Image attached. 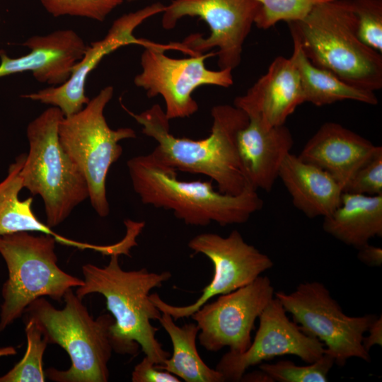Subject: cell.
Returning a JSON list of instances; mask_svg holds the SVG:
<instances>
[{
    "mask_svg": "<svg viewBox=\"0 0 382 382\" xmlns=\"http://www.w3.org/2000/svg\"><path fill=\"white\" fill-rule=\"evenodd\" d=\"M113 93L111 86L102 88L79 112L64 117L58 128L61 146L83 173L91 206L100 217L110 213L106 179L111 166L122 154L119 142L137 137L130 127L112 129L108 126L104 110Z\"/></svg>",
    "mask_w": 382,
    "mask_h": 382,
    "instance_id": "ba28073f",
    "label": "cell"
},
{
    "mask_svg": "<svg viewBox=\"0 0 382 382\" xmlns=\"http://www.w3.org/2000/svg\"><path fill=\"white\" fill-rule=\"evenodd\" d=\"M25 156L26 154L17 156L9 166L6 178L0 182V237L23 231L40 232L54 236L61 244L88 248L90 244L66 238L41 222L33 211V197L24 200L19 199V193L23 188L21 170Z\"/></svg>",
    "mask_w": 382,
    "mask_h": 382,
    "instance_id": "7402d4cb",
    "label": "cell"
},
{
    "mask_svg": "<svg viewBox=\"0 0 382 382\" xmlns=\"http://www.w3.org/2000/svg\"><path fill=\"white\" fill-rule=\"evenodd\" d=\"M123 108L141 125L142 133L156 141L151 154L161 163L176 171L204 175L225 194L238 195L249 184L237 149L238 133L249 121L241 109L228 104L214 105L209 135L195 140L171 134L170 120L158 104L139 114Z\"/></svg>",
    "mask_w": 382,
    "mask_h": 382,
    "instance_id": "6da1fadb",
    "label": "cell"
},
{
    "mask_svg": "<svg viewBox=\"0 0 382 382\" xmlns=\"http://www.w3.org/2000/svg\"><path fill=\"white\" fill-rule=\"evenodd\" d=\"M165 7L158 2L121 16L112 23L103 38L87 45L82 58L74 66L65 83L21 97L57 107L64 117L79 112L90 100L85 93V84L90 73L105 56L121 47L135 44L145 47L154 45L156 42L137 38L134 31L147 18L163 13Z\"/></svg>",
    "mask_w": 382,
    "mask_h": 382,
    "instance_id": "9a60e30c",
    "label": "cell"
},
{
    "mask_svg": "<svg viewBox=\"0 0 382 382\" xmlns=\"http://www.w3.org/2000/svg\"><path fill=\"white\" fill-rule=\"evenodd\" d=\"M241 381H253V382H274L272 378L265 371H255L249 374H244Z\"/></svg>",
    "mask_w": 382,
    "mask_h": 382,
    "instance_id": "836d02e7",
    "label": "cell"
},
{
    "mask_svg": "<svg viewBox=\"0 0 382 382\" xmlns=\"http://www.w3.org/2000/svg\"><path fill=\"white\" fill-rule=\"evenodd\" d=\"M291 56L299 74L305 102L316 106L352 100L376 105L374 91L361 89L345 83L331 72L313 65L304 54L300 44L293 38Z\"/></svg>",
    "mask_w": 382,
    "mask_h": 382,
    "instance_id": "cb8c5ba5",
    "label": "cell"
},
{
    "mask_svg": "<svg viewBox=\"0 0 382 382\" xmlns=\"http://www.w3.org/2000/svg\"><path fill=\"white\" fill-rule=\"evenodd\" d=\"M144 48L140 60L141 71L134 77V83L144 89L149 98L158 95L163 98L169 120L189 117L197 112L199 106L192 95L199 86L228 88L233 83L232 69L214 71L206 67L205 60L216 53L178 59L167 56L165 52L177 50L188 54L180 42H156Z\"/></svg>",
    "mask_w": 382,
    "mask_h": 382,
    "instance_id": "30bf717a",
    "label": "cell"
},
{
    "mask_svg": "<svg viewBox=\"0 0 382 382\" xmlns=\"http://www.w3.org/2000/svg\"><path fill=\"white\" fill-rule=\"evenodd\" d=\"M296 209L309 218L325 217L340 204L342 188L326 171L289 154L279 173Z\"/></svg>",
    "mask_w": 382,
    "mask_h": 382,
    "instance_id": "ffe728a7",
    "label": "cell"
},
{
    "mask_svg": "<svg viewBox=\"0 0 382 382\" xmlns=\"http://www.w3.org/2000/svg\"><path fill=\"white\" fill-rule=\"evenodd\" d=\"M357 18V35L371 49L382 53V0H352Z\"/></svg>",
    "mask_w": 382,
    "mask_h": 382,
    "instance_id": "f1b7e54d",
    "label": "cell"
},
{
    "mask_svg": "<svg viewBox=\"0 0 382 382\" xmlns=\"http://www.w3.org/2000/svg\"><path fill=\"white\" fill-rule=\"evenodd\" d=\"M63 300L64 306L58 309L45 297H40L23 313L25 321L35 323L48 344L60 346L70 358L69 369L49 368L45 376L56 382L108 381L114 318L105 313L94 318L72 289Z\"/></svg>",
    "mask_w": 382,
    "mask_h": 382,
    "instance_id": "5b68a950",
    "label": "cell"
},
{
    "mask_svg": "<svg viewBox=\"0 0 382 382\" xmlns=\"http://www.w3.org/2000/svg\"><path fill=\"white\" fill-rule=\"evenodd\" d=\"M56 238L23 231L0 237V255L8 270L2 286L0 326L3 330L21 318L28 305L40 297L62 302L66 291L83 280L57 265Z\"/></svg>",
    "mask_w": 382,
    "mask_h": 382,
    "instance_id": "52a82bcc",
    "label": "cell"
},
{
    "mask_svg": "<svg viewBox=\"0 0 382 382\" xmlns=\"http://www.w3.org/2000/svg\"><path fill=\"white\" fill-rule=\"evenodd\" d=\"M4 330L1 328V327L0 326V333L3 331Z\"/></svg>",
    "mask_w": 382,
    "mask_h": 382,
    "instance_id": "e575fe53",
    "label": "cell"
},
{
    "mask_svg": "<svg viewBox=\"0 0 382 382\" xmlns=\"http://www.w3.org/2000/svg\"><path fill=\"white\" fill-rule=\"evenodd\" d=\"M367 332L368 336H364L362 344L364 349L369 352L371 348L375 345H382V318H377L369 326Z\"/></svg>",
    "mask_w": 382,
    "mask_h": 382,
    "instance_id": "d6a6232c",
    "label": "cell"
},
{
    "mask_svg": "<svg viewBox=\"0 0 382 382\" xmlns=\"http://www.w3.org/2000/svg\"><path fill=\"white\" fill-rule=\"evenodd\" d=\"M256 0H172L163 11L162 26L170 30L185 16L199 17L210 35L192 34L180 42L192 55L218 48L219 69H233L241 61L244 42L260 11Z\"/></svg>",
    "mask_w": 382,
    "mask_h": 382,
    "instance_id": "8fae6325",
    "label": "cell"
},
{
    "mask_svg": "<svg viewBox=\"0 0 382 382\" xmlns=\"http://www.w3.org/2000/svg\"><path fill=\"white\" fill-rule=\"evenodd\" d=\"M54 17L77 16L103 21L123 0H40Z\"/></svg>",
    "mask_w": 382,
    "mask_h": 382,
    "instance_id": "83f0119b",
    "label": "cell"
},
{
    "mask_svg": "<svg viewBox=\"0 0 382 382\" xmlns=\"http://www.w3.org/2000/svg\"><path fill=\"white\" fill-rule=\"evenodd\" d=\"M274 297L301 330L325 345V352L334 358L335 364L344 366L353 357L370 361L362 340L376 316H347L319 282L300 283L294 291H278Z\"/></svg>",
    "mask_w": 382,
    "mask_h": 382,
    "instance_id": "9c48e42d",
    "label": "cell"
},
{
    "mask_svg": "<svg viewBox=\"0 0 382 382\" xmlns=\"http://www.w3.org/2000/svg\"><path fill=\"white\" fill-rule=\"evenodd\" d=\"M358 250L357 257L369 267H381L382 264V248L367 243Z\"/></svg>",
    "mask_w": 382,
    "mask_h": 382,
    "instance_id": "1f68e13d",
    "label": "cell"
},
{
    "mask_svg": "<svg viewBox=\"0 0 382 382\" xmlns=\"http://www.w3.org/2000/svg\"><path fill=\"white\" fill-rule=\"evenodd\" d=\"M259 327L250 347L242 353H225L216 366L225 381L238 382L246 370L265 360L295 355L307 364L319 359L325 345L291 321L280 301L274 297L259 316Z\"/></svg>",
    "mask_w": 382,
    "mask_h": 382,
    "instance_id": "5bb4252c",
    "label": "cell"
},
{
    "mask_svg": "<svg viewBox=\"0 0 382 382\" xmlns=\"http://www.w3.org/2000/svg\"><path fill=\"white\" fill-rule=\"evenodd\" d=\"M274 297V287L267 276L206 303L190 317L199 328V344L209 352L225 347L236 353L244 352L251 344L255 322Z\"/></svg>",
    "mask_w": 382,
    "mask_h": 382,
    "instance_id": "4fadbf2b",
    "label": "cell"
},
{
    "mask_svg": "<svg viewBox=\"0 0 382 382\" xmlns=\"http://www.w3.org/2000/svg\"><path fill=\"white\" fill-rule=\"evenodd\" d=\"M127 1H134V0H127Z\"/></svg>",
    "mask_w": 382,
    "mask_h": 382,
    "instance_id": "d590c367",
    "label": "cell"
},
{
    "mask_svg": "<svg viewBox=\"0 0 382 382\" xmlns=\"http://www.w3.org/2000/svg\"><path fill=\"white\" fill-rule=\"evenodd\" d=\"M27 348L24 356L11 370L0 376V382H44L43 355L48 345L37 325L25 321Z\"/></svg>",
    "mask_w": 382,
    "mask_h": 382,
    "instance_id": "d4e9b609",
    "label": "cell"
},
{
    "mask_svg": "<svg viewBox=\"0 0 382 382\" xmlns=\"http://www.w3.org/2000/svg\"><path fill=\"white\" fill-rule=\"evenodd\" d=\"M64 117L50 106L27 127L29 151L21 170L23 188L43 200L46 224L56 227L73 209L89 197L86 178L59 140L58 128Z\"/></svg>",
    "mask_w": 382,
    "mask_h": 382,
    "instance_id": "8992f818",
    "label": "cell"
},
{
    "mask_svg": "<svg viewBox=\"0 0 382 382\" xmlns=\"http://www.w3.org/2000/svg\"><path fill=\"white\" fill-rule=\"evenodd\" d=\"M22 45L30 52L19 57H11L0 50V78L30 71L38 82L54 86L69 79L87 47L83 38L71 29L34 35Z\"/></svg>",
    "mask_w": 382,
    "mask_h": 382,
    "instance_id": "2e32d148",
    "label": "cell"
},
{
    "mask_svg": "<svg viewBox=\"0 0 382 382\" xmlns=\"http://www.w3.org/2000/svg\"><path fill=\"white\" fill-rule=\"evenodd\" d=\"M379 146L339 123L328 122L308 139L298 156L328 173L344 190Z\"/></svg>",
    "mask_w": 382,
    "mask_h": 382,
    "instance_id": "ac0fdd59",
    "label": "cell"
},
{
    "mask_svg": "<svg viewBox=\"0 0 382 382\" xmlns=\"http://www.w3.org/2000/svg\"><path fill=\"white\" fill-rule=\"evenodd\" d=\"M118 253L110 255L108 264L82 266L83 283L76 288L81 299L91 294L103 295L108 310L114 318L111 328L113 351L135 356L139 347L155 364H162L170 354L156 337L158 329L151 323L161 312L150 299V291L161 287L171 277L170 272H149L146 268L124 270Z\"/></svg>",
    "mask_w": 382,
    "mask_h": 382,
    "instance_id": "7a4b0ae2",
    "label": "cell"
},
{
    "mask_svg": "<svg viewBox=\"0 0 382 382\" xmlns=\"http://www.w3.org/2000/svg\"><path fill=\"white\" fill-rule=\"evenodd\" d=\"M287 23L313 65L359 88H382L381 54L358 37L352 0L320 3L303 19Z\"/></svg>",
    "mask_w": 382,
    "mask_h": 382,
    "instance_id": "277c9868",
    "label": "cell"
},
{
    "mask_svg": "<svg viewBox=\"0 0 382 382\" xmlns=\"http://www.w3.org/2000/svg\"><path fill=\"white\" fill-rule=\"evenodd\" d=\"M127 168L132 187L141 202L171 210L185 224L221 226L243 224L260 210L263 201L248 184L236 195L216 191L209 181H183L177 171L157 161L150 153L130 158Z\"/></svg>",
    "mask_w": 382,
    "mask_h": 382,
    "instance_id": "3957f363",
    "label": "cell"
},
{
    "mask_svg": "<svg viewBox=\"0 0 382 382\" xmlns=\"http://www.w3.org/2000/svg\"><path fill=\"white\" fill-rule=\"evenodd\" d=\"M248 118L237 135L239 158L248 183L256 190L270 192L291 153L294 139L285 125L267 128L257 118Z\"/></svg>",
    "mask_w": 382,
    "mask_h": 382,
    "instance_id": "d6986e66",
    "label": "cell"
},
{
    "mask_svg": "<svg viewBox=\"0 0 382 382\" xmlns=\"http://www.w3.org/2000/svg\"><path fill=\"white\" fill-rule=\"evenodd\" d=\"M158 320L170 338L173 354L162 364H156L157 369L167 371L186 382L225 381L222 374L208 366L198 353L196 340L199 328L196 323L180 327L166 313H161Z\"/></svg>",
    "mask_w": 382,
    "mask_h": 382,
    "instance_id": "603a6c76",
    "label": "cell"
},
{
    "mask_svg": "<svg viewBox=\"0 0 382 382\" xmlns=\"http://www.w3.org/2000/svg\"><path fill=\"white\" fill-rule=\"evenodd\" d=\"M194 254H202L212 262L214 274L201 296L187 306H173L163 301L156 294L150 299L161 313L170 315L175 321L190 317L204 304L216 296L226 294L248 284L273 266L266 254L245 241L238 230L224 237L214 233H203L188 242Z\"/></svg>",
    "mask_w": 382,
    "mask_h": 382,
    "instance_id": "7c38bea8",
    "label": "cell"
},
{
    "mask_svg": "<svg viewBox=\"0 0 382 382\" xmlns=\"http://www.w3.org/2000/svg\"><path fill=\"white\" fill-rule=\"evenodd\" d=\"M261 4L255 24L267 29L279 21L303 19L317 4L331 0H256Z\"/></svg>",
    "mask_w": 382,
    "mask_h": 382,
    "instance_id": "4316f807",
    "label": "cell"
},
{
    "mask_svg": "<svg viewBox=\"0 0 382 382\" xmlns=\"http://www.w3.org/2000/svg\"><path fill=\"white\" fill-rule=\"evenodd\" d=\"M303 103L299 74L291 57L279 56L245 94L235 98L233 105L270 128L284 125Z\"/></svg>",
    "mask_w": 382,
    "mask_h": 382,
    "instance_id": "e0dca14e",
    "label": "cell"
},
{
    "mask_svg": "<svg viewBox=\"0 0 382 382\" xmlns=\"http://www.w3.org/2000/svg\"><path fill=\"white\" fill-rule=\"evenodd\" d=\"M132 382H180L173 374L156 367L155 363L147 356L137 364L132 373Z\"/></svg>",
    "mask_w": 382,
    "mask_h": 382,
    "instance_id": "4dcf8cb0",
    "label": "cell"
},
{
    "mask_svg": "<svg viewBox=\"0 0 382 382\" xmlns=\"http://www.w3.org/2000/svg\"><path fill=\"white\" fill-rule=\"evenodd\" d=\"M382 195V147L360 167L345 186L343 192Z\"/></svg>",
    "mask_w": 382,
    "mask_h": 382,
    "instance_id": "f546056e",
    "label": "cell"
},
{
    "mask_svg": "<svg viewBox=\"0 0 382 382\" xmlns=\"http://www.w3.org/2000/svg\"><path fill=\"white\" fill-rule=\"evenodd\" d=\"M334 364V358L324 352L319 359L307 365L299 366L289 360H281L274 364H260V369L267 373L273 381L326 382Z\"/></svg>",
    "mask_w": 382,
    "mask_h": 382,
    "instance_id": "484cf974",
    "label": "cell"
},
{
    "mask_svg": "<svg viewBox=\"0 0 382 382\" xmlns=\"http://www.w3.org/2000/svg\"><path fill=\"white\" fill-rule=\"evenodd\" d=\"M323 230L343 243L358 249L382 236V195L344 192L340 205L323 218Z\"/></svg>",
    "mask_w": 382,
    "mask_h": 382,
    "instance_id": "44dd1931",
    "label": "cell"
}]
</instances>
